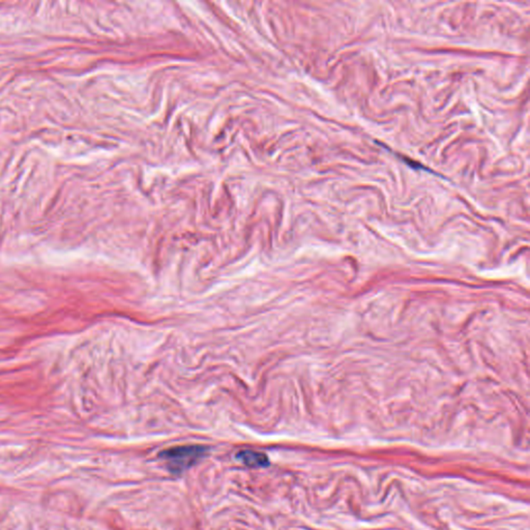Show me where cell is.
Returning a JSON list of instances; mask_svg holds the SVG:
<instances>
[{"label": "cell", "mask_w": 530, "mask_h": 530, "mask_svg": "<svg viewBox=\"0 0 530 530\" xmlns=\"http://www.w3.org/2000/svg\"><path fill=\"white\" fill-rule=\"evenodd\" d=\"M201 445H184L164 450L160 455L168 470L173 473H181L192 467L206 454Z\"/></svg>", "instance_id": "cell-1"}, {"label": "cell", "mask_w": 530, "mask_h": 530, "mask_svg": "<svg viewBox=\"0 0 530 530\" xmlns=\"http://www.w3.org/2000/svg\"><path fill=\"white\" fill-rule=\"evenodd\" d=\"M236 458L249 467H265L270 463L265 454L255 450H242L236 455Z\"/></svg>", "instance_id": "cell-2"}]
</instances>
